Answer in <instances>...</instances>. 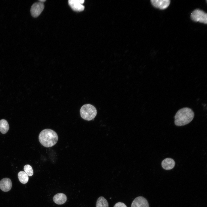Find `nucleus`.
I'll use <instances>...</instances> for the list:
<instances>
[{
	"label": "nucleus",
	"instance_id": "nucleus-1",
	"mask_svg": "<svg viewBox=\"0 0 207 207\" xmlns=\"http://www.w3.org/2000/svg\"><path fill=\"white\" fill-rule=\"evenodd\" d=\"M39 141L43 146L46 147L53 146L57 143L58 136L53 130L45 129L41 131L39 136Z\"/></svg>",
	"mask_w": 207,
	"mask_h": 207
},
{
	"label": "nucleus",
	"instance_id": "nucleus-2",
	"mask_svg": "<svg viewBox=\"0 0 207 207\" xmlns=\"http://www.w3.org/2000/svg\"><path fill=\"white\" fill-rule=\"evenodd\" d=\"M194 116V113L191 109L187 107L181 109L175 116V124L179 126L187 124L192 120Z\"/></svg>",
	"mask_w": 207,
	"mask_h": 207
},
{
	"label": "nucleus",
	"instance_id": "nucleus-3",
	"mask_svg": "<svg viewBox=\"0 0 207 207\" xmlns=\"http://www.w3.org/2000/svg\"><path fill=\"white\" fill-rule=\"evenodd\" d=\"M80 114L81 117L84 120L90 121L93 119L97 114L95 108L93 105L86 104L81 108Z\"/></svg>",
	"mask_w": 207,
	"mask_h": 207
},
{
	"label": "nucleus",
	"instance_id": "nucleus-4",
	"mask_svg": "<svg viewBox=\"0 0 207 207\" xmlns=\"http://www.w3.org/2000/svg\"><path fill=\"white\" fill-rule=\"evenodd\" d=\"M191 18L192 20L195 22L207 24V14L200 9H196L193 10L191 14Z\"/></svg>",
	"mask_w": 207,
	"mask_h": 207
},
{
	"label": "nucleus",
	"instance_id": "nucleus-5",
	"mask_svg": "<svg viewBox=\"0 0 207 207\" xmlns=\"http://www.w3.org/2000/svg\"><path fill=\"white\" fill-rule=\"evenodd\" d=\"M44 5L43 3L41 2H36L32 5L30 12L32 16L37 17L38 16L44 9Z\"/></svg>",
	"mask_w": 207,
	"mask_h": 207
},
{
	"label": "nucleus",
	"instance_id": "nucleus-6",
	"mask_svg": "<svg viewBox=\"0 0 207 207\" xmlns=\"http://www.w3.org/2000/svg\"><path fill=\"white\" fill-rule=\"evenodd\" d=\"M84 0H69L68 3L69 5L74 11L78 12L83 11L85 7L83 5Z\"/></svg>",
	"mask_w": 207,
	"mask_h": 207
},
{
	"label": "nucleus",
	"instance_id": "nucleus-7",
	"mask_svg": "<svg viewBox=\"0 0 207 207\" xmlns=\"http://www.w3.org/2000/svg\"><path fill=\"white\" fill-rule=\"evenodd\" d=\"M131 207H149L147 200L144 197L139 196L133 201Z\"/></svg>",
	"mask_w": 207,
	"mask_h": 207
},
{
	"label": "nucleus",
	"instance_id": "nucleus-8",
	"mask_svg": "<svg viewBox=\"0 0 207 207\" xmlns=\"http://www.w3.org/2000/svg\"><path fill=\"white\" fill-rule=\"evenodd\" d=\"M150 1L154 7L161 9L167 8L170 3V0H151Z\"/></svg>",
	"mask_w": 207,
	"mask_h": 207
},
{
	"label": "nucleus",
	"instance_id": "nucleus-9",
	"mask_svg": "<svg viewBox=\"0 0 207 207\" xmlns=\"http://www.w3.org/2000/svg\"><path fill=\"white\" fill-rule=\"evenodd\" d=\"M12 185V181L9 178H4L0 181V188L3 191H9L11 189Z\"/></svg>",
	"mask_w": 207,
	"mask_h": 207
},
{
	"label": "nucleus",
	"instance_id": "nucleus-10",
	"mask_svg": "<svg viewBox=\"0 0 207 207\" xmlns=\"http://www.w3.org/2000/svg\"><path fill=\"white\" fill-rule=\"evenodd\" d=\"M175 162L172 159L168 158L164 160L162 162V166L163 169L166 170H170L172 169L175 166Z\"/></svg>",
	"mask_w": 207,
	"mask_h": 207
},
{
	"label": "nucleus",
	"instance_id": "nucleus-11",
	"mask_svg": "<svg viewBox=\"0 0 207 207\" xmlns=\"http://www.w3.org/2000/svg\"><path fill=\"white\" fill-rule=\"evenodd\" d=\"M53 200L56 204H64L66 201L67 197L63 193H58L54 196Z\"/></svg>",
	"mask_w": 207,
	"mask_h": 207
},
{
	"label": "nucleus",
	"instance_id": "nucleus-12",
	"mask_svg": "<svg viewBox=\"0 0 207 207\" xmlns=\"http://www.w3.org/2000/svg\"><path fill=\"white\" fill-rule=\"evenodd\" d=\"M9 129V126L7 121L5 119L0 120V131L3 134L6 133Z\"/></svg>",
	"mask_w": 207,
	"mask_h": 207
},
{
	"label": "nucleus",
	"instance_id": "nucleus-13",
	"mask_svg": "<svg viewBox=\"0 0 207 207\" xmlns=\"http://www.w3.org/2000/svg\"><path fill=\"white\" fill-rule=\"evenodd\" d=\"M108 203L106 200L103 197H99L96 202V207H108Z\"/></svg>",
	"mask_w": 207,
	"mask_h": 207
},
{
	"label": "nucleus",
	"instance_id": "nucleus-14",
	"mask_svg": "<svg viewBox=\"0 0 207 207\" xmlns=\"http://www.w3.org/2000/svg\"><path fill=\"white\" fill-rule=\"evenodd\" d=\"M18 177L20 182L23 184H26L28 180V177L26 173L23 171H20L18 174Z\"/></svg>",
	"mask_w": 207,
	"mask_h": 207
},
{
	"label": "nucleus",
	"instance_id": "nucleus-15",
	"mask_svg": "<svg viewBox=\"0 0 207 207\" xmlns=\"http://www.w3.org/2000/svg\"><path fill=\"white\" fill-rule=\"evenodd\" d=\"M24 172L28 176H31L33 174V170L32 166L29 164H27L24 166Z\"/></svg>",
	"mask_w": 207,
	"mask_h": 207
},
{
	"label": "nucleus",
	"instance_id": "nucleus-16",
	"mask_svg": "<svg viewBox=\"0 0 207 207\" xmlns=\"http://www.w3.org/2000/svg\"><path fill=\"white\" fill-rule=\"evenodd\" d=\"M114 207H127L126 205L123 203L118 202L116 203L114 206Z\"/></svg>",
	"mask_w": 207,
	"mask_h": 207
},
{
	"label": "nucleus",
	"instance_id": "nucleus-17",
	"mask_svg": "<svg viewBox=\"0 0 207 207\" xmlns=\"http://www.w3.org/2000/svg\"><path fill=\"white\" fill-rule=\"evenodd\" d=\"M39 1L43 3L44 2L46 1L45 0H40Z\"/></svg>",
	"mask_w": 207,
	"mask_h": 207
}]
</instances>
